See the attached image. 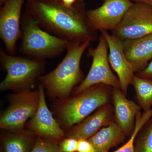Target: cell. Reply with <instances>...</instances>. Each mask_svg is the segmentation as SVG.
Wrapping results in <instances>:
<instances>
[{
  "label": "cell",
  "instance_id": "obj_1",
  "mask_svg": "<svg viewBox=\"0 0 152 152\" xmlns=\"http://www.w3.org/2000/svg\"><path fill=\"white\" fill-rule=\"evenodd\" d=\"M26 12L48 32L70 42H93L96 31L88 21L84 0L68 7L61 0H26Z\"/></svg>",
  "mask_w": 152,
  "mask_h": 152
},
{
  "label": "cell",
  "instance_id": "obj_21",
  "mask_svg": "<svg viewBox=\"0 0 152 152\" xmlns=\"http://www.w3.org/2000/svg\"><path fill=\"white\" fill-rule=\"evenodd\" d=\"M31 152H61L59 145L55 143L39 138L34 145Z\"/></svg>",
  "mask_w": 152,
  "mask_h": 152
},
{
  "label": "cell",
  "instance_id": "obj_3",
  "mask_svg": "<svg viewBox=\"0 0 152 152\" xmlns=\"http://www.w3.org/2000/svg\"><path fill=\"white\" fill-rule=\"evenodd\" d=\"M111 88L103 84L94 85L72 97L57 100L53 109L62 129H70L95 110L108 104L112 96Z\"/></svg>",
  "mask_w": 152,
  "mask_h": 152
},
{
  "label": "cell",
  "instance_id": "obj_7",
  "mask_svg": "<svg viewBox=\"0 0 152 152\" xmlns=\"http://www.w3.org/2000/svg\"><path fill=\"white\" fill-rule=\"evenodd\" d=\"M107 41L102 34L97 46L88 50L87 57L92 58L91 66L86 77L79 86L74 88V96L90 87L100 84L121 89L118 78L113 73L110 68Z\"/></svg>",
  "mask_w": 152,
  "mask_h": 152
},
{
  "label": "cell",
  "instance_id": "obj_4",
  "mask_svg": "<svg viewBox=\"0 0 152 152\" xmlns=\"http://www.w3.org/2000/svg\"><path fill=\"white\" fill-rule=\"evenodd\" d=\"M21 29L20 51L34 59L44 61L58 56L66 50L70 42L43 29L35 19L26 12L22 18Z\"/></svg>",
  "mask_w": 152,
  "mask_h": 152
},
{
  "label": "cell",
  "instance_id": "obj_9",
  "mask_svg": "<svg viewBox=\"0 0 152 152\" xmlns=\"http://www.w3.org/2000/svg\"><path fill=\"white\" fill-rule=\"evenodd\" d=\"M25 0H7L1 7L0 37L9 55L16 53L17 41L22 37L21 14Z\"/></svg>",
  "mask_w": 152,
  "mask_h": 152
},
{
  "label": "cell",
  "instance_id": "obj_8",
  "mask_svg": "<svg viewBox=\"0 0 152 152\" xmlns=\"http://www.w3.org/2000/svg\"><path fill=\"white\" fill-rule=\"evenodd\" d=\"M152 34V7L134 3L112 34L121 40L135 39Z\"/></svg>",
  "mask_w": 152,
  "mask_h": 152
},
{
  "label": "cell",
  "instance_id": "obj_5",
  "mask_svg": "<svg viewBox=\"0 0 152 152\" xmlns=\"http://www.w3.org/2000/svg\"><path fill=\"white\" fill-rule=\"evenodd\" d=\"M0 61L2 68L7 72L0 84L1 91L31 90L45 70L44 61L12 56L1 49Z\"/></svg>",
  "mask_w": 152,
  "mask_h": 152
},
{
  "label": "cell",
  "instance_id": "obj_15",
  "mask_svg": "<svg viewBox=\"0 0 152 152\" xmlns=\"http://www.w3.org/2000/svg\"><path fill=\"white\" fill-rule=\"evenodd\" d=\"M126 58L134 69L139 72L144 69L152 59V34L135 39L123 41Z\"/></svg>",
  "mask_w": 152,
  "mask_h": 152
},
{
  "label": "cell",
  "instance_id": "obj_10",
  "mask_svg": "<svg viewBox=\"0 0 152 152\" xmlns=\"http://www.w3.org/2000/svg\"><path fill=\"white\" fill-rule=\"evenodd\" d=\"M133 4L131 0H103L100 7L87 11L88 21L96 31H113Z\"/></svg>",
  "mask_w": 152,
  "mask_h": 152
},
{
  "label": "cell",
  "instance_id": "obj_17",
  "mask_svg": "<svg viewBox=\"0 0 152 152\" xmlns=\"http://www.w3.org/2000/svg\"><path fill=\"white\" fill-rule=\"evenodd\" d=\"M133 85L139 105L144 111L151 109L152 106V80L139 77L135 75Z\"/></svg>",
  "mask_w": 152,
  "mask_h": 152
},
{
  "label": "cell",
  "instance_id": "obj_23",
  "mask_svg": "<svg viewBox=\"0 0 152 152\" xmlns=\"http://www.w3.org/2000/svg\"><path fill=\"white\" fill-rule=\"evenodd\" d=\"M77 152H96L92 144L86 139H81L78 140Z\"/></svg>",
  "mask_w": 152,
  "mask_h": 152
},
{
  "label": "cell",
  "instance_id": "obj_19",
  "mask_svg": "<svg viewBox=\"0 0 152 152\" xmlns=\"http://www.w3.org/2000/svg\"><path fill=\"white\" fill-rule=\"evenodd\" d=\"M152 117V109H151L142 113L140 112L136 118L134 130L130 138L124 145L113 152H134V143L136 138L140 130L147 122Z\"/></svg>",
  "mask_w": 152,
  "mask_h": 152
},
{
  "label": "cell",
  "instance_id": "obj_18",
  "mask_svg": "<svg viewBox=\"0 0 152 152\" xmlns=\"http://www.w3.org/2000/svg\"><path fill=\"white\" fill-rule=\"evenodd\" d=\"M12 132L4 141L5 152H28L31 143L30 133L24 130Z\"/></svg>",
  "mask_w": 152,
  "mask_h": 152
},
{
  "label": "cell",
  "instance_id": "obj_22",
  "mask_svg": "<svg viewBox=\"0 0 152 152\" xmlns=\"http://www.w3.org/2000/svg\"><path fill=\"white\" fill-rule=\"evenodd\" d=\"M78 140L73 138L64 139L59 147L61 152H76L77 149Z\"/></svg>",
  "mask_w": 152,
  "mask_h": 152
},
{
  "label": "cell",
  "instance_id": "obj_24",
  "mask_svg": "<svg viewBox=\"0 0 152 152\" xmlns=\"http://www.w3.org/2000/svg\"><path fill=\"white\" fill-rule=\"evenodd\" d=\"M136 75L140 77L146 78L152 80V61L144 69L137 73Z\"/></svg>",
  "mask_w": 152,
  "mask_h": 152
},
{
  "label": "cell",
  "instance_id": "obj_20",
  "mask_svg": "<svg viewBox=\"0 0 152 152\" xmlns=\"http://www.w3.org/2000/svg\"><path fill=\"white\" fill-rule=\"evenodd\" d=\"M134 152H152V117L137 134Z\"/></svg>",
  "mask_w": 152,
  "mask_h": 152
},
{
  "label": "cell",
  "instance_id": "obj_13",
  "mask_svg": "<svg viewBox=\"0 0 152 152\" xmlns=\"http://www.w3.org/2000/svg\"><path fill=\"white\" fill-rule=\"evenodd\" d=\"M115 121L114 110L110 104H107L98 109L96 112L81 122L69 129L67 134L68 138L77 140H88L102 128Z\"/></svg>",
  "mask_w": 152,
  "mask_h": 152
},
{
  "label": "cell",
  "instance_id": "obj_11",
  "mask_svg": "<svg viewBox=\"0 0 152 152\" xmlns=\"http://www.w3.org/2000/svg\"><path fill=\"white\" fill-rule=\"evenodd\" d=\"M38 86L39 105L35 114L28 123V128L33 133L43 137L56 140L64 139L65 134L63 129L47 106L45 88L39 83Z\"/></svg>",
  "mask_w": 152,
  "mask_h": 152
},
{
  "label": "cell",
  "instance_id": "obj_14",
  "mask_svg": "<svg viewBox=\"0 0 152 152\" xmlns=\"http://www.w3.org/2000/svg\"><path fill=\"white\" fill-rule=\"evenodd\" d=\"M115 121L126 136H131L134 130L136 118L141 107L126 97L120 88H113Z\"/></svg>",
  "mask_w": 152,
  "mask_h": 152
},
{
  "label": "cell",
  "instance_id": "obj_27",
  "mask_svg": "<svg viewBox=\"0 0 152 152\" xmlns=\"http://www.w3.org/2000/svg\"><path fill=\"white\" fill-rule=\"evenodd\" d=\"M7 0H0V6L1 7H2L6 2Z\"/></svg>",
  "mask_w": 152,
  "mask_h": 152
},
{
  "label": "cell",
  "instance_id": "obj_26",
  "mask_svg": "<svg viewBox=\"0 0 152 152\" xmlns=\"http://www.w3.org/2000/svg\"><path fill=\"white\" fill-rule=\"evenodd\" d=\"M134 3L141 2L145 3L152 7V0H131Z\"/></svg>",
  "mask_w": 152,
  "mask_h": 152
},
{
  "label": "cell",
  "instance_id": "obj_6",
  "mask_svg": "<svg viewBox=\"0 0 152 152\" xmlns=\"http://www.w3.org/2000/svg\"><path fill=\"white\" fill-rule=\"evenodd\" d=\"M10 104L0 119V127L11 132L24 130L26 123L34 116L39 102L38 90L17 91L11 95Z\"/></svg>",
  "mask_w": 152,
  "mask_h": 152
},
{
  "label": "cell",
  "instance_id": "obj_28",
  "mask_svg": "<svg viewBox=\"0 0 152 152\" xmlns=\"http://www.w3.org/2000/svg\"><path fill=\"white\" fill-rule=\"evenodd\" d=\"M56 1H58V0H56Z\"/></svg>",
  "mask_w": 152,
  "mask_h": 152
},
{
  "label": "cell",
  "instance_id": "obj_2",
  "mask_svg": "<svg viewBox=\"0 0 152 152\" xmlns=\"http://www.w3.org/2000/svg\"><path fill=\"white\" fill-rule=\"evenodd\" d=\"M91 42H70L66 54L55 69L38 78L47 94L52 99L69 98L76 85L83 80L80 61L85 50Z\"/></svg>",
  "mask_w": 152,
  "mask_h": 152
},
{
  "label": "cell",
  "instance_id": "obj_12",
  "mask_svg": "<svg viewBox=\"0 0 152 152\" xmlns=\"http://www.w3.org/2000/svg\"><path fill=\"white\" fill-rule=\"evenodd\" d=\"M101 32L108 45L109 62L118 75L121 90L126 95L128 87L132 84L135 72L124 53L123 41L113 34H110L107 31Z\"/></svg>",
  "mask_w": 152,
  "mask_h": 152
},
{
  "label": "cell",
  "instance_id": "obj_16",
  "mask_svg": "<svg viewBox=\"0 0 152 152\" xmlns=\"http://www.w3.org/2000/svg\"><path fill=\"white\" fill-rule=\"evenodd\" d=\"M126 134L115 121L102 128L88 139L96 152H108L110 149L124 140Z\"/></svg>",
  "mask_w": 152,
  "mask_h": 152
},
{
  "label": "cell",
  "instance_id": "obj_25",
  "mask_svg": "<svg viewBox=\"0 0 152 152\" xmlns=\"http://www.w3.org/2000/svg\"><path fill=\"white\" fill-rule=\"evenodd\" d=\"M64 4L68 7H72L78 0H61Z\"/></svg>",
  "mask_w": 152,
  "mask_h": 152
}]
</instances>
